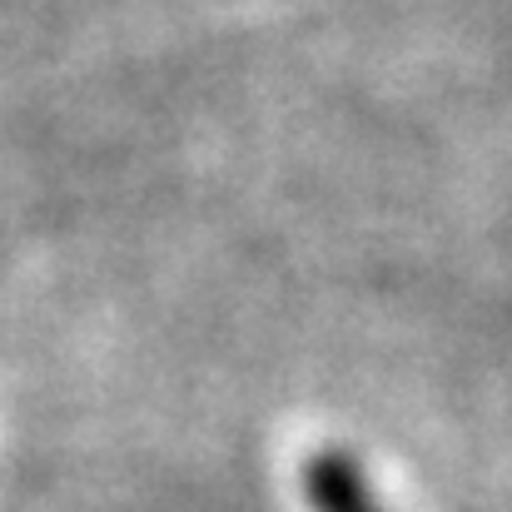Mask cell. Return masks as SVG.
I'll list each match as a JSON object with an SVG mask.
<instances>
[{
	"label": "cell",
	"instance_id": "1",
	"mask_svg": "<svg viewBox=\"0 0 512 512\" xmlns=\"http://www.w3.org/2000/svg\"><path fill=\"white\" fill-rule=\"evenodd\" d=\"M299 483H304V498L314 512H383L363 463L343 448L309 453L304 468H299Z\"/></svg>",
	"mask_w": 512,
	"mask_h": 512
}]
</instances>
